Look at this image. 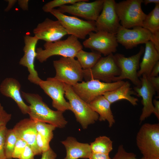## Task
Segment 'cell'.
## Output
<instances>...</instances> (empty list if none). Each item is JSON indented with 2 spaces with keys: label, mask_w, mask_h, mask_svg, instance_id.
<instances>
[{
  "label": "cell",
  "mask_w": 159,
  "mask_h": 159,
  "mask_svg": "<svg viewBox=\"0 0 159 159\" xmlns=\"http://www.w3.org/2000/svg\"><path fill=\"white\" fill-rule=\"evenodd\" d=\"M21 93L22 98L30 105L28 114L30 119L52 125L56 127L62 128L65 126L67 122L63 116V112L51 109L38 94L23 91H21Z\"/></svg>",
  "instance_id": "obj_1"
},
{
  "label": "cell",
  "mask_w": 159,
  "mask_h": 159,
  "mask_svg": "<svg viewBox=\"0 0 159 159\" xmlns=\"http://www.w3.org/2000/svg\"><path fill=\"white\" fill-rule=\"evenodd\" d=\"M43 46L44 49L41 47L36 49V58L41 63L54 55L74 58L77 52L83 48L78 39L72 35L64 40L46 42Z\"/></svg>",
  "instance_id": "obj_2"
},
{
  "label": "cell",
  "mask_w": 159,
  "mask_h": 159,
  "mask_svg": "<svg viewBox=\"0 0 159 159\" xmlns=\"http://www.w3.org/2000/svg\"><path fill=\"white\" fill-rule=\"evenodd\" d=\"M136 142L144 159H159V124H143L137 134Z\"/></svg>",
  "instance_id": "obj_3"
},
{
  "label": "cell",
  "mask_w": 159,
  "mask_h": 159,
  "mask_svg": "<svg viewBox=\"0 0 159 159\" xmlns=\"http://www.w3.org/2000/svg\"><path fill=\"white\" fill-rule=\"evenodd\" d=\"M143 0H126L116 3L117 14L120 25L127 29L142 26L146 15L141 8Z\"/></svg>",
  "instance_id": "obj_4"
},
{
  "label": "cell",
  "mask_w": 159,
  "mask_h": 159,
  "mask_svg": "<svg viewBox=\"0 0 159 159\" xmlns=\"http://www.w3.org/2000/svg\"><path fill=\"white\" fill-rule=\"evenodd\" d=\"M65 90L64 96L69 100L71 111L83 129H86L98 120V114L74 92L72 86L65 84Z\"/></svg>",
  "instance_id": "obj_5"
},
{
  "label": "cell",
  "mask_w": 159,
  "mask_h": 159,
  "mask_svg": "<svg viewBox=\"0 0 159 159\" xmlns=\"http://www.w3.org/2000/svg\"><path fill=\"white\" fill-rule=\"evenodd\" d=\"M120 73L113 54L102 57L92 68L83 69L84 78L86 81L96 80L111 83L113 82L115 78L118 76Z\"/></svg>",
  "instance_id": "obj_6"
},
{
  "label": "cell",
  "mask_w": 159,
  "mask_h": 159,
  "mask_svg": "<svg viewBox=\"0 0 159 159\" xmlns=\"http://www.w3.org/2000/svg\"><path fill=\"white\" fill-rule=\"evenodd\" d=\"M53 64L56 71L54 77L56 79L71 86L82 81L83 69L74 58L62 57L54 61Z\"/></svg>",
  "instance_id": "obj_7"
},
{
  "label": "cell",
  "mask_w": 159,
  "mask_h": 159,
  "mask_svg": "<svg viewBox=\"0 0 159 159\" xmlns=\"http://www.w3.org/2000/svg\"><path fill=\"white\" fill-rule=\"evenodd\" d=\"M49 13L59 21L67 34L78 39H85L90 32H97L95 21H85L75 16H69L55 9Z\"/></svg>",
  "instance_id": "obj_8"
},
{
  "label": "cell",
  "mask_w": 159,
  "mask_h": 159,
  "mask_svg": "<svg viewBox=\"0 0 159 159\" xmlns=\"http://www.w3.org/2000/svg\"><path fill=\"white\" fill-rule=\"evenodd\" d=\"M125 82L121 80L106 83L92 80L77 83L72 87L74 92L82 99L89 104L98 96L118 88Z\"/></svg>",
  "instance_id": "obj_9"
},
{
  "label": "cell",
  "mask_w": 159,
  "mask_h": 159,
  "mask_svg": "<svg viewBox=\"0 0 159 159\" xmlns=\"http://www.w3.org/2000/svg\"><path fill=\"white\" fill-rule=\"evenodd\" d=\"M144 48L141 46L139 51L136 54L129 57L120 53L114 55L115 60L120 71V75L115 77L113 82L130 80L136 87L141 85V81L138 75L139 69L140 61L144 52Z\"/></svg>",
  "instance_id": "obj_10"
},
{
  "label": "cell",
  "mask_w": 159,
  "mask_h": 159,
  "mask_svg": "<svg viewBox=\"0 0 159 159\" xmlns=\"http://www.w3.org/2000/svg\"><path fill=\"white\" fill-rule=\"evenodd\" d=\"M104 0H96L87 2L88 0H81L70 5H64L57 9L64 14L67 13L84 18L87 21H95L101 13Z\"/></svg>",
  "instance_id": "obj_11"
},
{
  "label": "cell",
  "mask_w": 159,
  "mask_h": 159,
  "mask_svg": "<svg viewBox=\"0 0 159 159\" xmlns=\"http://www.w3.org/2000/svg\"><path fill=\"white\" fill-rule=\"evenodd\" d=\"M83 43L86 48L96 51L106 56L115 52L118 43L115 35L103 31L90 32Z\"/></svg>",
  "instance_id": "obj_12"
},
{
  "label": "cell",
  "mask_w": 159,
  "mask_h": 159,
  "mask_svg": "<svg viewBox=\"0 0 159 159\" xmlns=\"http://www.w3.org/2000/svg\"><path fill=\"white\" fill-rule=\"evenodd\" d=\"M39 85L52 100V106L57 110L64 112L71 111L70 105L64 97L65 84L53 77L42 80Z\"/></svg>",
  "instance_id": "obj_13"
},
{
  "label": "cell",
  "mask_w": 159,
  "mask_h": 159,
  "mask_svg": "<svg viewBox=\"0 0 159 159\" xmlns=\"http://www.w3.org/2000/svg\"><path fill=\"white\" fill-rule=\"evenodd\" d=\"M115 35L118 43L126 49H131L139 44H145L150 41L152 33L141 26L129 29L120 25Z\"/></svg>",
  "instance_id": "obj_14"
},
{
  "label": "cell",
  "mask_w": 159,
  "mask_h": 159,
  "mask_svg": "<svg viewBox=\"0 0 159 159\" xmlns=\"http://www.w3.org/2000/svg\"><path fill=\"white\" fill-rule=\"evenodd\" d=\"M114 0H104L101 13L95 21L97 31L116 35L121 25L117 14Z\"/></svg>",
  "instance_id": "obj_15"
},
{
  "label": "cell",
  "mask_w": 159,
  "mask_h": 159,
  "mask_svg": "<svg viewBox=\"0 0 159 159\" xmlns=\"http://www.w3.org/2000/svg\"><path fill=\"white\" fill-rule=\"evenodd\" d=\"M24 54L19 61V64L26 67L29 72L28 80L31 82L39 85L42 80L39 77L34 67V61L37 53L36 47L38 39L35 36L26 35L24 37Z\"/></svg>",
  "instance_id": "obj_16"
},
{
  "label": "cell",
  "mask_w": 159,
  "mask_h": 159,
  "mask_svg": "<svg viewBox=\"0 0 159 159\" xmlns=\"http://www.w3.org/2000/svg\"><path fill=\"white\" fill-rule=\"evenodd\" d=\"M35 37L39 40L46 42H53L60 40L67 34L64 28L58 20L46 18L39 23L33 31Z\"/></svg>",
  "instance_id": "obj_17"
},
{
  "label": "cell",
  "mask_w": 159,
  "mask_h": 159,
  "mask_svg": "<svg viewBox=\"0 0 159 159\" xmlns=\"http://www.w3.org/2000/svg\"><path fill=\"white\" fill-rule=\"evenodd\" d=\"M140 80V86H135L134 90L137 96L142 98L141 103L143 107L140 118L141 122L153 113L154 106L153 98L156 92L146 75H142Z\"/></svg>",
  "instance_id": "obj_18"
},
{
  "label": "cell",
  "mask_w": 159,
  "mask_h": 159,
  "mask_svg": "<svg viewBox=\"0 0 159 159\" xmlns=\"http://www.w3.org/2000/svg\"><path fill=\"white\" fill-rule=\"evenodd\" d=\"M17 138L24 141L31 148L35 155L42 154L37 146V132L34 121L29 118L22 120L13 129Z\"/></svg>",
  "instance_id": "obj_19"
},
{
  "label": "cell",
  "mask_w": 159,
  "mask_h": 159,
  "mask_svg": "<svg viewBox=\"0 0 159 159\" xmlns=\"http://www.w3.org/2000/svg\"><path fill=\"white\" fill-rule=\"evenodd\" d=\"M21 87V84L17 80L12 77H7L1 83L0 92L4 96L12 99L22 113L28 114L29 107L23 101L20 93Z\"/></svg>",
  "instance_id": "obj_20"
},
{
  "label": "cell",
  "mask_w": 159,
  "mask_h": 159,
  "mask_svg": "<svg viewBox=\"0 0 159 159\" xmlns=\"http://www.w3.org/2000/svg\"><path fill=\"white\" fill-rule=\"evenodd\" d=\"M61 143L66 150V156L64 159L89 158L92 153L90 145L79 142L74 137H69Z\"/></svg>",
  "instance_id": "obj_21"
},
{
  "label": "cell",
  "mask_w": 159,
  "mask_h": 159,
  "mask_svg": "<svg viewBox=\"0 0 159 159\" xmlns=\"http://www.w3.org/2000/svg\"><path fill=\"white\" fill-rule=\"evenodd\" d=\"M145 45L144 55L142 62L140 63V68L138 72L139 77L143 75L149 77L153 68L159 60V52L156 49L152 42L149 41Z\"/></svg>",
  "instance_id": "obj_22"
},
{
  "label": "cell",
  "mask_w": 159,
  "mask_h": 159,
  "mask_svg": "<svg viewBox=\"0 0 159 159\" xmlns=\"http://www.w3.org/2000/svg\"><path fill=\"white\" fill-rule=\"evenodd\" d=\"M99 115L100 121L107 120L111 127L115 123L114 116L111 109V104L103 95H100L88 104Z\"/></svg>",
  "instance_id": "obj_23"
},
{
  "label": "cell",
  "mask_w": 159,
  "mask_h": 159,
  "mask_svg": "<svg viewBox=\"0 0 159 159\" xmlns=\"http://www.w3.org/2000/svg\"><path fill=\"white\" fill-rule=\"evenodd\" d=\"M103 95L111 104L120 100L124 99L128 101L133 106L137 105L138 99L132 96L136 95L134 90L130 87V84L128 81L118 88L112 91L105 92Z\"/></svg>",
  "instance_id": "obj_24"
},
{
  "label": "cell",
  "mask_w": 159,
  "mask_h": 159,
  "mask_svg": "<svg viewBox=\"0 0 159 159\" xmlns=\"http://www.w3.org/2000/svg\"><path fill=\"white\" fill-rule=\"evenodd\" d=\"M75 57L83 70L92 68L102 57L101 54L97 52H88L82 49L80 50Z\"/></svg>",
  "instance_id": "obj_25"
},
{
  "label": "cell",
  "mask_w": 159,
  "mask_h": 159,
  "mask_svg": "<svg viewBox=\"0 0 159 159\" xmlns=\"http://www.w3.org/2000/svg\"><path fill=\"white\" fill-rule=\"evenodd\" d=\"M90 145L92 153L109 154L113 149L112 142L106 136L97 138Z\"/></svg>",
  "instance_id": "obj_26"
},
{
  "label": "cell",
  "mask_w": 159,
  "mask_h": 159,
  "mask_svg": "<svg viewBox=\"0 0 159 159\" xmlns=\"http://www.w3.org/2000/svg\"><path fill=\"white\" fill-rule=\"evenodd\" d=\"M142 27L151 33L159 31V4H155L154 9L146 15Z\"/></svg>",
  "instance_id": "obj_27"
},
{
  "label": "cell",
  "mask_w": 159,
  "mask_h": 159,
  "mask_svg": "<svg viewBox=\"0 0 159 159\" xmlns=\"http://www.w3.org/2000/svg\"><path fill=\"white\" fill-rule=\"evenodd\" d=\"M17 139L13 129H7L5 136L4 148L6 159H12V155Z\"/></svg>",
  "instance_id": "obj_28"
},
{
  "label": "cell",
  "mask_w": 159,
  "mask_h": 159,
  "mask_svg": "<svg viewBox=\"0 0 159 159\" xmlns=\"http://www.w3.org/2000/svg\"><path fill=\"white\" fill-rule=\"evenodd\" d=\"M37 132L49 143L53 137V131L56 127L49 123L35 121Z\"/></svg>",
  "instance_id": "obj_29"
},
{
  "label": "cell",
  "mask_w": 159,
  "mask_h": 159,
  "mask_svg": "<svg viewBox=\"0 0 159 159\" xmlns=\"http://www.w3.org/2000/svg\"><path fill=\"white\" fill-rule=\"evenodd\" d=\"M81 0H54L45 4L42 7L43 10L46 12H49L55 7H59L66 4H73Z\"/></svg>",
  "instance_id": "obj_30"
},
{
  "label": "cell",
  "mask_w": 159,
  "mask_h": 159,
  "mask_svg": "<svg viewBox=\"0 0 159 159\" xmlns=\"http://www.w3.org/2000/svg\"><path fill=\"white\" fill-rule=\"evenodd\" d=\"M136 157L135 154L127 152L123 145H120L119 146L117 152L112 159H144L143 157L138 158Z\"/></svg>",
  "instance_id": "obj_31"
},
{
  "label": "cell",
  "mask_w": 159,
  "mask_h": 159,
  "mask_svg": "<svg viewBox=\"0 0 159 159\" xmlns=\"http://www.w3.org/2000/svg\"><path fill=\"white\" fill-rule=\"evenodd\" d=\"M27 145L23 140L17 138L13 152L12 158L19 159Z\"/></svg>",
  "instance_id": "obj_32"
},
{
  "label": "cell",
  "mask_w": 159,
  "mask_h": 159,
  "mask_svg": "<svg viewBox=\"0 0 159 159\" xmlns=\"http://www.w3.org/2000/svg\"><path fill=\"white\" fill-rule=\"evenodd\" d=\"M7 129L6 125L0 127V159H6L5 152L4 143Z\"/></svg>",
  "instance_id": "obj_33"
},
{
  "label": "cell",
  "mask_w": 159,
  "mask_h": 159,
  "mask_svg": "<svg viewBox=\"0 0 159 159\" xmlns=\"http://www.w3.org/2000/svg\"><path fill=\"white\" fill-rule=\"evenodd\" d=\"M37 146L42 154L48 150L50 148L49 143L46 140L37 132L36 137Z\"/></svg>",
  "instance_id": "obj_34"
},
{
  "label": "cell",
  "mask_w": 159,
  "mask_h": 159,
  "mask_svg": "<svg viewBox=\"0 0 159 159\" xmlns=\"http://www.w3.org/2000/svg\"><path fill=\"white\" fill-rule=\"evenodd\" d=\"M11 114L6 111L0 103V127L3 125H6L11 120Z\"/></svg>",
  "instance_id": "obj_35"
},
{
  "label": "cell",
  "mask_w": 159,
  "mask_h": 159,
  "mask_svg": "<svg viewBox=\"0 0 159 159\" xmlns=\"http://www.w3.org/2000/svg\"><path fill=\"white\" fill-rule=\"evenodd\" d=\"M35 155L30 147L27 145L19 159H34Z\"/></svg>",
  "instance_id": "obj_36"
},
{
  "label": "cell",
  "mask_w": 159,
  "mask_h": 159,
  "mask_svg": "<svg viewBox=\"0 0 159 159\" xmlns=\"http://www.w3.org/2000/svg\"><path fill=\"white\" fill-rule=\"evenodd\" d=\"M151 33L150 41L152 42L156 49L159 52V31Z\"/></svg>",
  "instance_id": "obj_37"
},
{
  "label": "cell",
  "mask_w": 159,
  "mask_h": 159,
  "mask_svg": "<svg viewBox=\"0 0 159 159\" xmlns=\"http://www.w3.org/2000/svg\"><path fill=\"white\" fill-rule=\"evenodd\" d=\"M149 82L151 83L156 92L159 95V77H147Z\"/></svg>",
  "instance_id": "obj_38"
},
{
  "label": "cell",
  "mask_w": 159,
  "mask_h": 159,
  "mask_svg": "<svg viewBox=\"0 0 159 159\" xmlns=\"http://www.w3.org/2000/svg\"><path fill=\"white\" fill-rule=\"evenodd\" d=\"M57 155L56 154L51 148L42 154L41 159H55Z\"/></svg>",
  "instance_id": "obj_39"
},
{
  "label": "cell",
  "mask_w": 159,
  "mask_h": 159,
  "mask_svg": "<svg viewBox=\"0 0 159 159\" xmlns=\"http://www.w3.org/2000/svg\"><path fill=\"white\" fill-rule=\"evenodd\" d=\"M89 159H112L109 154L101 153H92Z\"/></svg>",
  "instance_id": "obj_40"
},
{
  "label": "cell",
  "mask_w": 159,
  "mask_h": 159,
  "mask_svg": "<svg viewBox=\"0 0 159 159\" xmlns=\"http://www.w3.org/2000/svg\"><path fill=\"white\" fill-rule=\"evenodd\" d=\"M154 106V109L153 113L159 119V101L156 99H154L153 100Z\"/></svg>",
  "instance_id": "obj_41"
},
{
  "label": "cell",
  "mask_w": 159,
  "mask_h": 159,
  "mask_svg": "<svg viewBox=\"0 0 159 159\" xmlns=\"http://www.w3.org/2000/svg\"><path fill=\"white\" fill-rule=\"evenodd\" d=\"M159 73V61H158L153 68L149 77H157Z\"/></svg>",
  "instance_id": "obj_42"
},
{
  "label": "cell",
  "mask_w": 159,
  "mask_h": 159,
  "mask_svg": "<svg viewBox=\"0 0 159 159\" xmlns=\"http://www.w3.org/2000/svg\"><path fill=\"white\" fill-rule=\"evenodd\" d=\"M28 0H19L18 1L19 7L24 11H27L28 9Z\"/></svg>",
  "instance_id": "obj_43"
},
{
  "label": "cell",
  "mask_w": 159,
  "mask_h": 159,
  "mask_svg": "<svg viewBox=\"0 0 159 159\" xmlns=\"http://www.w3.org/2000/svg\"><path fill=\"white\" fill-rule=\"evenodd\" d=\"M6 1L8 2V5L4 10V11L6 12L9 11L17 1L16 0H7Z\"/></svg>",
  "instance_id": "obj_44"
},
{
  "label": "cell",
  "mask_w": 159,
  "mask_h": 159,
  "mask_svg": "<svg viewBox=\"0 0 159 159\" xmlns=\"http://www.w3.org/2000/svg\"><path fill=\"white\" fill-rule=\"evenodd\" d=\"M143 3L145 5H147L149 3H154L155 4H159V0H143Z\"/></svg>",
  "instance_id": "obj_45"
}]
</instances>
